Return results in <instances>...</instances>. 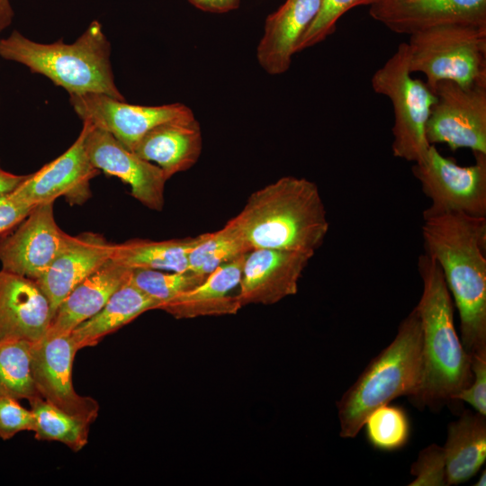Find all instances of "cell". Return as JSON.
<instances>
[{
	"label": "cell",
	"mask_w": 486,
	"mask_h": 486,
	"mask_svg": "<svg viewBox=\"0 0 486 486\" xmlns=\"http://www.w3.org/2000/svg\"><path fill=\"white\" fill-rule=\"evenodd\" d=\"M425 253L439 265L472 356H486V217L423 212Z\"/></svg>",
	"instance_id": "6da1fadb"
},
{
	"label": "cell",
	"mask_w": 486,
	"mask_h": 486,
	"mask_svg": "<svg viewBox=\"0 0 486 486\" xmlns=\"http://www.w3.org/2000/svg\"><path fill=\"white\" fill-rule=\"evenodd\" d=\"M418 270L422 293L416 309L422 330V378L409 400L420 410H440L472 380L471 356L454 323V302L436 261L420 255Z\"/></svg>",
	"instance_id": "7a4b0ae2"
},
{
	"label": "cell",
	"mask_w": 486,
	"mask_h": 486,
	"mask_svg": "<svg viewBox=\"0 0 486 486\" xmlns=\"http://www.w3.org/2000/svg\"><path fill=\"white\" fill-rule=\"evenodd\" d=\"M231 220L250 251L273 248L315 254L329 229L318 185L292 176L253 192Z\"/></svg>",
	"instance_id": "3957f363"
},
{
	"label": "cell",
	"mask_w": 486,
	"mask_h": 486,
	"mask_svg": "<svg viewBox=\"0 0 486 486\" xmlns=\"http://www.w3.org/2000/svg\"><path fill=\"white\" fill-rule=\"evenodd\" d=\"M422 378V330L415 308L400 322L393 340L373 358L337 402L339 436L354 438L368 415L396 398L412 397Z\"/></svg>",
	"instance_id": "277c9868"
},
{
	"label": "cell",
	"mask_w": 486,
	"mask_h": 486,
	"mask_svg": "<svg viewBox=\"0 0 486 486\" xmlns=\"http://www.w3.org/2000/svg\"><path fill=\"white\" fill-rule=\"evenodd\" d=\"M110 42L98 21H93L73 43L44 44L14 31L0 40V57L40 74L69 95L98 93L125 101L112 69Z\"/></svg>",
	"instance_id": "5b68a950"
},
{
	"label": "cell",
	"mask_w": 486,
	"mask_h": 486,
	"mask_svg": "<svg viewBox=\"0 0 486 486\" xmlns=\"http://www.w3.org/2000/svg\"><path fill=\"white\" fill-rule=\"evenodd\" d=\"M406 44L410 72L425 75L431 90L441 81L486 87V26H437L410 35Z\"/></svg>",
	"instance_id": "8992f818"
},
{
	"label": "cell",
	"mask_w": 486,
	"mask_h": 486,
	"mask_svg": "<svg viewBox=\"0 0 486 486\" xmlns=\"http://www.w3.org/2000/svg\"><path fill=\"white\" fill-rule=\"evenodd\" d=\"M411 74L405 42L374 72L371 84L375 93L389 98L393 108V156L415 163L430 147L426 124L436 95L426 82Z\"/></svg>",
	"instance_id": "52a82bcc"
},
{
	"label": "cell",
	"mask_w": 486,
	"mask_h": 486,
	"mask_svg": "<svg viewBox=\"0 0 486 486\" xmlns=\"http://www.w3.org/2000/svg\"><path fill=\"white\" fill-rule=\"evenodd\" d=\"M475 163L459 166L430 145L412 166L431 212H462L486 217V154L473 153Z\"/></svg>",
	"instance_id": "ba28073f"
},
{
	"label": "cell",
	"mask_w": 486,
	"mask_h": 486,
	"mask_svg": "<svg viewBox=\"0 0 486 486\" xmlns=\"http://www.w3.org/2000/svg\"><path fill=\"white\" fill-rule=\"evenodd\" d=\"M432 91L436 101L426 124L428 143L486 154V87L441 81Z\"/></svg>",
	"instance_id": "9c48e42d"
},
{
	"label": "cell",
	"mask_w": 486,
	"mask_h": 486,
	"mask_svg": "<svg viewBox=\"0 0 486 486\" xmlns=\"http://www.w3.org/2000/svg\"><path fill=\"white\" fill-rule=\"evenodd\" d=\"M54 202L35 205L13 230L0 237L2 269L37 281L75 240L57 224Z\"/></svg>",
	"instance_id": "30bf717a"
},
{
	"label": "cell",
	"mask_w": 486,
	"mask_h": 486,
	"mask_svg": "<svg viewBox=\"0 0 486 486\" xmlns=\"http://www.w3.org/2000/svg\"><path fill=\"white\" fill-rule=\"evenodd\" d=\"M69 102L83 122L109 132L131 151L138 141L155 127L194 117L193 111L183 104L159 106L130 104L98 93L69 95Z\"/></svg>",
	"instance_id": "8fae6325"
},
{
	"label": "cell",
	"mask_w": 486,
	"mask_h": 486,
	"mask_svg": "<svg viewBox=\"0 0 486 486\" xmlns=\"http://www.w3.org/2000/svg\"><path fill=\"white\" fill-rule=\"evenodd\" d=\"M77 351L70 333L46 335L32 344V374L42 399L91 425L98 417L99 404L74 389L72 367Z\"/></svg>",
	"instance_id": "7c38bea8"
},
{
	"label": "cell",
	"mask_w": 486,
	"mask_h": 486,
	"mask_svg": "<svg viewBox=\"0 0 486 486\" xmlns=\"http://www.w3.org/2000/svg\"><path fill=\"white\" fill-rule=\"evenodd\" d=\"M83 124L86 130L85 147L91 164L129 184L131 195L144 206L161 211L167 181L163 170L137 156L109 132L86 122Z\"/></svg>",
	"instance_id": "4fadbf2b"
},
{
	"label": "cell",
	"mask_w": 486,
	"mask_h": 486,
	"mask_svg": "<svg viewBox=\"0 0 486 486\" xmlns=\"http://www.w3.org/2000/svg\"><path fill=\"white\" fill-rule=\"evenodd\" d=\"M314 253L273 248L249 251L236 295L241 306L271 305L298 292L302 273Z\"/></svg>",
	"instance_id": "5bb4252c"
},
{
	"label": "cell",
	"mask_w": 486,
	"mask_h": 486,
	"mask_svg": "<svg viewBox=\"0 0 486 486\" xmlns=\"http://www.w3.org/2000/svg\"><path fill=\"white\" fill-rule=\"evenodd\" d=\"M86 126L72 146L37 172L27 175L12 192L16 198L32 206L54 202L64 196L71 205L83 204L91 196L90 181L99 174L90 162L86 147Z\"/></svg>",
	"instance_id": "9a60e30c"
},
{
	"label": "cell",
	"mask_w": 486,
	"mask_h": 486,
	"mask_svg": "<svg viewBox=\"0 0 486 486\" xmlns=\"http://www.w3.org/2000/svg\"><path fill=\"white\" fill-rule=\"evenodd\" d=\"M371 17L398 34L448 24L486 26V0H379Z\"/></svg>",
	"instance_id": "2e32d148"
},
{
	"label": "cell",
	"mask_w": 486,
	"mask_h": 486,
	"mask_svg": "<svg viewBox=\"0 0 486 486\" xmlns=\"http://www.w3.org/2000/svg\"><path fill=\"white\" fill-rule=\"evenodd\" d=\"M50 302L36 281L0 270V341L35 343L49 331Z\"/></svg>",
	"instance_id": "e0dca14e"
},
{
	"label": "cell",
	"mask_w": 486,
	"mask_h": 486,
	"mask_svg": "<svg viewBox=\"0 0 486 486\" xmlns=\"http://www.w3.org/2000/svg\"><path fill=\"white\" fill-rule=\"evenodd\" d=\"M320 0H285L265 22L256 58L269 75L286 72L297 45L318 14Z\"/></svg>",
	"instance_id": "ac0fdd59"
},
{
	"label": "cell",
	"mask_w": 486,
	"mask_h": 486,
	"mask_svg": "<svg viewBox=\"0 0 486 486\" xmlns=\"http://www.w3.org/2000/svg\"><path fill=\"white\" fill-rule=\"evenodd\" d=\"M115 244L103 236L86 232L76 236L36 281L48 297L53 316L62 301L90 274L112 257Z\"/></svg>",
	"instance_id": "d6986e66"
},
{
	"label": "cell",
	"mask_w": 486,
	"mask_h": 486,
	"mask_svg": "<svg viewBox=\"0 0 486 486\" xmlns=\"http://www.w3.org/2000/svg\"><path fill=\"white\" fill-rule=\"evenodd\" d=\"M132 269L112 257L80 282L62 301L46 335H64L95 315L130 276Z\"/></svg>",
	"instance_id": "ffe728a7"
},
{
	"label": "cell",
	"mask_w": 486,
	"mask_h": 486,
	"mask_svg": "<svg viewBox=\"0 0 486 486\" xmlns=\"http://www.w3.org/2000/svg\"><path fill=\"white\" fill-rule=\"evenodd\" d=\"M245 256L220 266L200 284L166 302L159 310L176 319L237 314L242 306L230 292L239 284Z\"/></svg>",
	"instance_id": "44dd1931"
},
{
	"label": "cell",
	"mask_w": 486,
	"mask_h": 486,
	"mask_svg": "<svg viewBox=\"0 0 486 486\" xmlns=\"http://www.w3.org/2000/svg\"><path fill=\"white\" fill-rule=\"evenodd\" d=\"M202 148L201 127L195 117L160 124L146 133L132 151L155 162L168 180L198 161Z\"/></svg>",
	"instance_id": "7402d4cb"
},
{
	"label": "cell",
	"mask_w": 486,
	"mask_h": 486,
	"mask_svg": "<svg viewBox=\"0 0 486 486\" xmlns=\"http://www.w3.org/2000/svg\"><path fill=\"white\" fill-rule=\"evenodd\" d=\"M443 450L447 486L469 481L486 460V416L464 410L449 423Z\"/></svg>",
	"instance_id": "603a6c76"
},
{
	"label": "cell",
	"mask_w": 486,
	"mask_h": 486,
	"mask_svg": "<svg viewBox=\"0 0 486 486\" xmlns=\"http://www.w3.org/2000/svg\"><path fill=\"white\" fill-rule=\"evenodd\" d=\"M159 306L160 302L139 289L130 276L95 315L76 327L70 335L77 350L94 346L105 336Z\"/></svg>",
	"instance_id": "cb8c5ba5"
},
{
	"label": "cell",
	"mask_w": 486,
	"mask_h": 486,
	"mask_svg": "<svg viewBox=\"0 0 486 486\" xmlns=\"http://www.w3.org/2000/svg\"><path fill=\"white\" fill-rule=\"evenodd\" d=\"M203 235L166 240L131 239L115 244L112 258L131 269L187 271L190 251Z\"/></svg>",
	"instance_id": "d4e9b609"
},
{
	"label": "cell",
	"mask_w": 486,
	"mask_h": 486,
	"mask_svg": "<svg viewBox=\"0 0 486 486\" xmlns=\"http://www.w3.org/2000/svg\"><path fill=\"white\" fill-rule=\"evenodd\" d=\"M38 440L58 441L74 452L88 442L90 424L48 402L40 396L29 400Z\"/></svg>",
	"instance_id": "484cf974"
},
{
	"label": "cell",
	"mask_w": 486,
	"mask_h": 486,
	"mask_svg": "<svg viewBox=\"0 0 486 486\" xmlns=\"http://www.w3.org/2000/svg\"><path fill=\"white\" fill-rule=\"evenodd\" d=\"M249 251L241 232L230 219L221 229L204 233L202 239L190 251L188 268L208 275L220 266Z\"/></svg>",
	"instance_id": "4316f807"
},
{
	"label": "cell",
	"mask_w": 486,
	"mask_h": 486,
	"mask_svg": "<svg viewBox=\"0 0 486 486\" xmlns=\"http://www.w3.org/2000/svg\"><path fill=\"white\" fill-rule=\"evenodd\" d=\"M32 344L0 341V396L31 400L38 396L31 369Z\"/></svg>",
	"instance_id": "83f0119b"
},
{
	"label": "cell",
	"mask_w": 486,
	"mask_h": 486,
	"mask_svg": "<svg viewBox=\"0 0 486 486\" xmlns=\"http://www.w3.org/2000/svg\"><path fill=\"white\" fill-rule=\"evenodd\" d=\"M364 427L368 442L376 449L394 451L403 447L410 437L407 413L398 406L384 404L373 410Z\"/></svg>",
	"instance_id": "f1b7e54d"
},
{
	"label": "cell",
	"mask_w": 486,
	"mask_h": 486,
	"mask_svg": "<svg viewBox=\"0 0 486 486\" xmlns=\"http://www.w3.org/2000/svg\"><path fill=\"white\" fill-rule=\"evenodd\" d=\"M206 276L191 270L170 272L136 268L131 271L130 280L139 289L159 302L161 306L176 296L194 288Z\"/></svg>",
	"instance_id": "f546056e"
},
{
	"label": "cell",
	"mask_w": 486,
	"mask_h": 486,
	"mask_svg": "<svg viewBox=\"0 0 486 486\" xmlns=\"http://www.w3.org/2000/svg\"><path fill=\"white\" fill-rule=\"evenodd\" d=\"M379 0H320L317 15L301 38L296 53L310 48L331 35L341 16L359 5H372Z\"/></svg>",
	"instance_id": "4dcf8cb0"
},
{
	"label": "cell",
	"mask_w": 486,
	"mask_h": 486,
	"mask_svg": "<svg viewBox=\"0 0 486 486\" xmlns=\"http://www.w3.org/2000/svg\"><path fill=\"white\" fill-rule=\"evenodd\" d=\"M410 486H447L443 446L436 444L422 449L410 467Z\"/></svg>",
	"instance_id": "1f68e13d"
},
{
	"label": "cell",
	"mask_w": 486,
	"mask_h": 486,
	"mask_svg": "<svg viewBox=\"0 0 486 486\" xmlns=\"http://www.w3.org/2000/svg\"><path fill=\"white\" fill-rule=\"evenodd\" d=\"M34 417L19 400L0 396V438L9 440L22 431H33Z\"/></svg>",
	"instance_id": "d6a6232c"
},
{
	"label": "cell",
	"mask_w": 486,
	"mask_h": 486,
	"mask_svg": "<svg viewBox=\"0 0 486 486\" xmlns=\"http://www.w3.org/2000/svg\"><path fill=\"white\" fill-rule=\"evenodd\" d=\"M471 369L472 380L454 397V402H467L476 412L486 416V356H472Z\"/></svg>",
	"instance_id": "836d02e7"
},
{
	"label": "cell",
	"mask_w": 486,
	"mask_h": 486,
	"mask_svg": "<svg viewBox=\"0 0 486 486\" xmlns=\"http://www.w3.org/2000/svg\"><path fill=\"white\" fill-rule=\"evenodd\" d=\"M33 207L12 193L0 196V237L16 227Z\"/></svg>",
	"instance_id": "e575fe53"
},
{
	"label": "cell",
	"mask_w": 486,
	"mask_h": 486,
	"mask_svg": "<svg viewBox=\"0 0 486 486\" xmlns=\"http://www.w3.org/2000/svg\"><path fill=\"white\" fill-rule=\"evenodd\" d=\"M197 9L213 14H223L237 9L241 0H188Z\"/></svg>",
	"instance_id": "d590c367"
},
{
	"label": "cell",
	"mask_w": 486,
	"mask_h": 486,
	"mask_svg": "<svg viewBox=\"0 0 486 486\" xmlns=\"http://www.w3.org/2000/svg\"><path fill=\"white\" fill-rule=\"evenodd\" d=\"M25 177L26 176L15 175L6 171L0 165V196L14 192Z\"/></svg>",
	"instance_id": "8d00e7d4"
},
{
	"label": "cell",
	"mask_w": 486,
	"mask_h": 486,
	"mask_svg": "<svg viewBox=\"0 0 486 486\" xmlns=\"http://www.w3.org/2000/svg\"><path fill=\"white\" fill-rule=\"evenodd\" d=\"M12 18L13 10L9 0H0V31L11 23Z\"/></svg>",
	"instance_id": "74e56055"
},
{
	"label": "cell",
	"mask_w": 486,
	"mask_h": 486,
	"mask_svg": "<svg viewBox=\"0 0 486 486\" xmlns=\"http://www.w3.org/2000/svg\"><path fill=\"white\" fill-rule=\"evenodd\" d=\"M475 486H485L486 485V470L484 469L481 473L479 479L477 480Z\"/></svg>",
	"instance_id": "f35d334b"
}]
</instances>
